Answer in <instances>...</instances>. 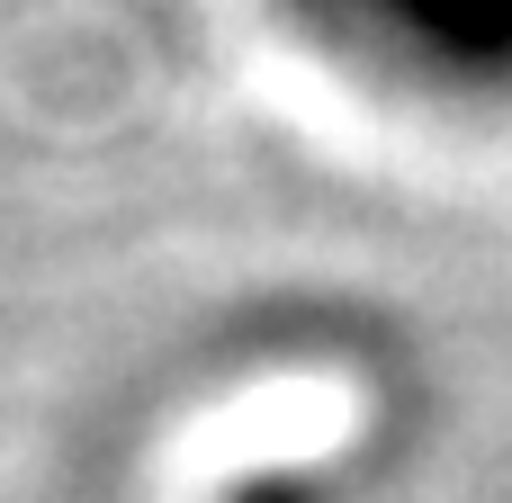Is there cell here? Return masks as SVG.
Segmentation results:
<instances>
[{"instance_id":"6da1fadb","label":"cell","mask_w":512,"mask_h":503,"mask_svg":"<svg viewBox=\"0 0 512 503\" xmlns=\"http://www.w3.org/2000/svg\"><path fill=\"white\" fill-rule=\"evenodd\" d=\"M315 18L423 81H512V0H315Z\"/></svg>"}]
</instances>
